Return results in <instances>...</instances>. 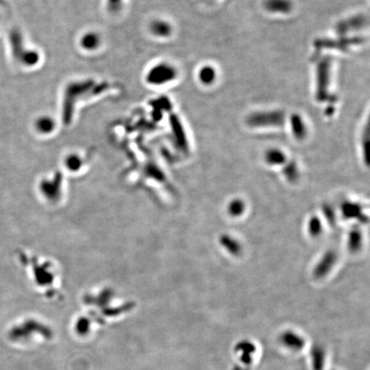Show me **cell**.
I'll return each mask as SVG.
<instances>
[{"instance_id": "6da1fadb", "label": "cell", "mask_w": 370, "mask_h": 370, "mask_svg": "<svg viewBox=\"0 0 370 370\" xmlns=\"http://www.w3.org/2000/svg\"><path fill=\"white\" fill-rule=\"evenodd\" d=\"M178 76L177 69L167 62H159L152 65L145 75V81L153 87H161L174 81Z\"/></svg>"}, {"instance_id": "7a4b0ae2", "label": "cell", "mask_w": 370, "mask_h": 370, "mask_svg": "<svg viewBox=\"0 0 370 370\" xmlns=\"http://www.w3.org/2000/svg\"><path fill=\"white\" fill-rule=\"evenodd\" d=\"M332 61L330 58L322 59L316 70V99L317 101H324L331 100L329 92L331 80Z\"/></svg>"}, {"instance_id": "3957f363", "label": "cell", "mask_w": 370, "mask_h": 370, "mask_svg": "<svg viewBox=\"0 0 370 370\" xmlns=\"http://www.w3.org/2000/svg\"><path fill=\"white\" fill-rule=\"evenodd\" d=\"M286 120V115L282 111H257L250 114L247 123L251 127L281 126Z\"/></svg>"}, {"instance_id": "277c9868", "label": "cell", "mask_w": 370, "mask_h": 370, "mask_svg": "<svg viewBox=\"0 0 370 370\" xmlns=\"http://www.w3.org/2000/svg\"><path fill=\"white\" fill-rule=\"evenodd\" d=\"M86 165L87 163L83 156L75 152L67 153L63 159L64 170L72 176L83 174Z\"/></svg>"}, {"instance_id": "5b68a950", "label": "cell", "mask_w": 370, "mask_h": 370, "mask_svg": "<svg viewBox=\"0 0 370 370\" xmlns=\"http://www.w3.org/2000/svg\"><path fill=\"white\" fill-rule=\"evenodd\" d=\"M363 42V39L358 37L353 38H339L338 39H319L316 40L315 46L321 49H338L345 51L349 46H354Z\"/></svg>"}, {"instance_id": "8992f818", "label": "cell", "mask_w": 370, "mask_h": 370, "mask_svg": "<svg viewBox=\"0 0 370 370\" xmlns=\"http://www.w3.org/2000/svg\"><path fill=\"white\" fill-rule=\"evenodd\" d=\"M102 44V37L98 32L90 30L81 35L79 39V45L85 52H92L97 51Z\"/></svg>"}, {"instance_id": "52a82bcc", "label": "cell", "mask_w": 370, "mask_h": 370, "mask_svg": "<svg viewBox=\"0 0 370 370\" xmlns=\"http://www.w3.org/2000/svg\"><path fill=\"white\" fill-rule=\"evenodd\" d=\"M148 30L152 36L159 39H166L172 34V24L166 20L156 18L150 22Z\"/></svg>"}, {"instance_id": "ba28073f", "label": "cell", "mask_w": 370, "mask_h": 370, "mask_svg": "<svg viewBox=\"0 0 370 370\" xmlns=\"http://www.w3.org/2000/svg\"><path fill=\"white\" fill-rule=\"evenodd\" d=\"M367 23V19L364 16H352L351 18L344 20L337 24V32L343 36L348 32L362 29Z\"/></svg>"}, {"instance_id": "9c48e42d", "label": "cell", "mask_w": 370, "mask_h": 370, "mask_svg": "<svg viewBox=\"0 0 370 370\" xmlns=\"http://www.w3.org/2000/svg\"><path fill=\"white\" fill-rule=\"evenodd\" d=\"M57 128L55 118L50 115H42L36 118L35 129L36 132L41 136H51Z\"/></svg>"}, {"instance_id": "30bf717a", "label": "cell", "mask_w": 370, "mask_h": 370, "mask_svg": "<svg viewBox=\"0 0 370 370\" xmlns=\"http://www.w3.org/2000/svg\"><path fill=\"white\" fill-rule=\"evenodd\" d=\"M235 351L241 353L240 361L245 365L244 370H250V365L253 361L252 355L256 352V346L250 341L243 340L239 342L235 347Z\"/></svg>"}, {"instance_id": "8fae6325", "label": "cell", "mask_w": 370, "mask_h": 370, "mask_svg": "<svg viewBox=\"0 0 370 370\" xmlns=\"http://www.w3.org/2000/svg\"><path fill=\"white\" fill-rule=\"evenodd\" d=\"M280 342L293 351H300L305 345V341L294 332L286 331L280 336Z\"/></svg>"}, {"instance_id": "7c38bea8", "label": "cell", "mask_w": 370, "mask_h": 370, "mask_svg": "<svg viewBox=\"0 0 370 370\" xmlns=\"http://www.w3.org/2000/svg\"><path fill=\"white\" fill-rule=\"evenodd\" d=\"M264 6L272 13H289L293 10V3L290 0H266Z\"/></svg>"}, {"instance_id": "4fadbf2b", "label": "cell", "mask_w": 370, "mask_h": 370, "mask_svg": "<svg viewBox=\"0 0 370 370\" xmlns=\"http://www.w3.org/2000/svg\"><path fill=\"white\" fill-rule=\"evenodd\" d=\"M324 349L320 345H315L312 348L311 359L312 366L314 370H323L325 364Z\"/></svg>"}, {"instance_id": "5bb4252c", "label": "cell", "mask_w": 370, "mask_h": 370, "mask_svg": "<svg viewBox=\"0 0 370 370\" xmlns=\"http://www.w3.org/2000/svg\"><path fill=\"white\" fill-rule=\"evenodd\" d=\"M291 123H292L293 132L295 135V137L296 138H299V139L304 137L306 134V128L302 117H300L297 114H294L292 116Z\"/></svg>"}, {"instance_id": "9a60e30c", "label": "cell", "mask_w": 370, "mask_h": 370, "mask_svg": "<svg viewBox=\"0 0 370 370\" xmlns=\"http://www.w3.org/2000/svg\"><path fill=\"white\" fill-rule=\"evenodd\" d=\"M198 76L199 80L202 84L210 85L215 81V78H216V72L213 67L207 65L200 70Z\"/></svg>"}, {"instance_id": "2e32d148", "label": "cell", "mask_w": 370, "mask_h": 370, "mask_svg": "<svg viewBox=\"0 0 370 370\" xmlns=\"http://www.w3.org/2000/svg\"><path fill=\"white\" fill-rule=\"evenodd\" d=\"M266 160L269 163H282L285 160V155L282 152L279 150L273 149L270 150L268 153H266Z\"/></svg>"}, {"instance_id": "e0dca14e", "label": "cell", "mask_w": 370, "mask_h": 370, "mask_svg": "<svg viewBox=\"0 0 370 370\" xmlns=\"http://www.w3.org/2000/svg\"><path fill=\"white\" fill-rule=\"evenodd\" d=\"M121 1L122 0H108V3H109V8L111 9H113V10H117L120 6Z\"/></svg>"}, {"instance_id": "ac0fdd59", "label": "cell", "mask_w": 370, "mask_h": 370, "mask_svg": "<svg viewBox=\"0 0 370 370\" xmlns=\"http://www.w3.org/2000/svg\"><path fill=\"white\" fill-rule=\"evenodd\" d=\"M243 370V369H242L239 364H237L236 366H234L233 370Z\"/></svg>"}]
</instances>
